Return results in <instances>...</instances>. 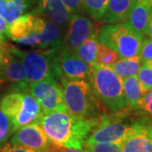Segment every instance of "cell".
<instances>
[{
    "mask_svg": "<svg viewBox=\"0 0 152 152\" xmlns=\"http://www.w3.org/2000/svg\"><path fill=\"white\" fill-rule=\"evenodd\" d=\"M99 117L80 118L67 112L54 111L42 114L38 124L55 145L83 149L87 138L99 124Z\"/></svg>",
    "mask_w": 152,
    "mask_h": 152,
    "instance_id": "obj_1",
    "label": "cell"
},
{
    "mask_svg": "<svg viewBox=\"0 0 152 152\" xmlns=\"http://www.w3.org/2000/svg\"><path fill=\"white\" fill-rule=\"evenodd\" d=\"M8 37L32 48L60 51L64 47L59 25L32 13L19 17L10 24Z\"/></svg>",
    "mask_w": 152,
    "mask_h": 152,
    "instance_id": "obj_2",
    "label": "cell"
},
{
    "mask_svg": "<svg viewBox=\"0 0 152 152\" xmlns=\"http://www.w3.org/2000/svg\"><path fill=\"white\" fill-rule=\"evenodd\" d=\"M89 83L104 108L117 113L128 107L123 90V79L108 65L91 64Z\"/></svg>",
    "mask_w": 152,
    "mask_h": 152,
    "instance_id": "obj_3",
    "label": "cell"
},
{
    "mask_svg": "<svg viewBox=\"0 0 152 152\" xmlns=\"http://www.w3.org/2000/svg\"><path fill=\"white\" fill-rule=\"evenodd\" d=\"M67 113L80 118H98L103 107L98 102L89 82L59 76Z\"/></svg>",
    "mask_w": 152,
    "mask_h": 152,
    "instance_id": "obj_4",
    "label": "cell"
},
{
    "mask_svg": "<svg viewBox=\"0 0 152 152\" xmlns=\"http://www.w3.org/2000/svg\"><path fill=\"white\" fill-rule=\"evenodd\" d=\"M12 54L22 62L30 83L43 80L48 78L58 79L61 75L58 57L60 51L42 49L24 51L10 45Z\"/></svg>",
    "mask_w": 152,
    "mask_h": 152,
    "instance_id": "obj_5",
    "label": "cell"
},
{
    "mask_svg": "<svg viewBox=\"0 0 152 152\" xmlns=\"http://www.w3.org/2000/svg\"><path fill=\"white\" fill-rule=\"evenodd\" d=\"M143 39L126 21L104 26L97 33L98 42L113 49L120 58L139 56Z\"/></svg>",
    "mask_w": 152,
    "mask_h": 152,
    "instance_id": "obj_6",
    "label": "cell"
},
{
    "mask_svg": "<svg viewBox=\"0 0 152 152\" xmlns=\"http://www.w3.org/2000/svg\"><path fill=\"white\" fill-rule=\"evenodd\" d=\"M113 115H102L99 117V124L91 133L85 144L96 143H119L124 140L133 129V124L121 122L126 116L125 109L114 113ZM84 144V145H85Z\"/></svg>",
    "mask_w": 152,
    "mask_h": 152,
    "instance_id": "obj_7",
    "label": "cell"
},
{
    "mask_svg": "<svg viewBox=\"0 0 152 152\" xmlns=\"http://www.w3.org/2000/svg\"><path fill=\"white\" fill-rule=\"evenodd\" d=\"M29 91L38 101L43 113L54 111L67 112L64 102L63 87L57 78H48L30 83Z\"/></svg>",
    "mask_w": 152,
    "mask_h": 152,
    "instance_id": "obj_8",
    "label": "cell"
},
{
    "mask_svg": "<svg viewBox=\"0 0 152 152\" xmlns=\"http://www.w3.org/2000/svg\"><path fill=\"white\" fill-rule=\"evenodd\" d=\"M10 141L37 152H51L54 149V144L37 123L19 129L14 133Z\"/></svg>",
    "mask_w": 152,
    "mask_h": 152,
    "instance_id": "obj_9",
    "label": "cell"
},
{
    "mask_svg": "<svg viewBox=\"0 0 152 152\" xmlns=\"http://www.w3.org/2000/svg\"><path fill=\"white\" fill-rule=\"evenodd\" d=\"M97 31V28H96L94 23L88 17L80 14H72L69 20L64 47L75 53L77 48L87 38Z\"/></svg>",
    "mask_w": 152,
    "mask_h": 152,
    "instance_id": "obj_10",
    "label": "cell"
},
{
    "mask_svg": "<svg viewBox=\"0 0 152 152\" xmlns=\"http://www.w3.org/2000/svg\"><path fill=\"white\" fill-rule=\"evenodd\" d=\"M61 75L70 80H83L90 82L91 64L81 60L77 55L63 47L58 57Z\"/></svg>",
    "mask_w": 152,
    "mask_h": 152,
    "instance_id": "obj_11",
    "label": "cell"
},
{
    "mask_svg": "<svg viewBox=\"0 0 152 152\" xmlns=\"http://www.w3.org/2000/svg\"><path fill=\"white\" fill-rule=\"evenodd\" d=\"M152 16V0H134L126 22L143 37L147 36Z\"/></svg>",
    "mask_w": 152,
    "mask_h": 152,
    "instance_id": "obj_12",
    "label": "cell"
},
{
    "mask_svg": "<svg viewBox=\"0 0 152 152\" xmlns=\"http://www.w3.org/2000/svg\"><path fill=\"white\" fill-rule=\"evenodd\" d=\"M43 112L38 101L27 92L24 93L21 107L16 116L11 120L13 124V133L24 126L37 123L42 116Z\"/></svg>",
    "mask_w": 152,
    "mask_h": 152,
    "instance_id": "obj_13",
    "label": "cell"
},
{
    "mask_svg": "<svg viewBox=\"0 0 152 152\" xmlns=\"http://www.w3.org/2000/svg\"><path fill=\"white\" fill-rule=\"evenodd\" d=\"M4 77L19 92L24 93L29 91L30 82L22 62L15 55L11 57L9 62L1 69Z\"/></svg>",
    "mask_w": 152,
    "mask_h": 152,
    "instance_id": "obj_14",
    "label": "cell"
},
{
    "mask_svg": "<svg viewBox=\"0 0 152 152\" xmlns=\"http://www.w3.org/2000/svg\"><path fill=\"white\" fill-rule=\"evenodd\" d=\"M148 124L146 120L134 124L131 132L121 143L122 152H142L146 139Z\"/></svg>",
    "mask_w": 152,
    "mask_h": 152,
    "instance_id": "obj_15",
    "label": "cell"
},
{
    "mask_svg": "<svg viewBox=\"0 0 152 152\" xmlns=\"http://www.w3.org/2000/svg\"><path fill=\"white\" fill-rule=\"evenodd\" d=\"M34 0H0V15L9 24L32 9Z\"/></svg>",
    "mask_w": 152,
    "mask_h": 152,
    "instance_id": "obj_16",
    "label": "cell"
},
{
    "mask_svg": "<svg viewBox=\"0 0 152 152\" xmlns=\"http://www.w3.org/2000/svg\"><path fill=\"white\" fill-rule=\"evenodd\" d=\"M40 7L49 19L58 25H66L71 16L62 0H39Z\"/></svg>",
    "mask_w": 152,
    "mask_h": 152,
    "instance_id": "obj_17",
    "label": "cell"
},
{
    "mask_svg": "<svg viewBox=\"0 0 152 152\" xmlns=\"http://www.w3.org/2000/svg\"><path fill=\"white\" fill-rule=\"evenodd\" d=\"M134 0H109L102 20L107 24L126 21Z\"/></svg>",
    "mask_w": 152,
    "mask_h": 152,
    "instance_id": "obj_18",
    "label": "cell"
},
{
    "mask_svg": "<svg viewBox=\"0 0 152 152\" xmlns=\"http://www.w3.org/2000/svg\"><path fill=\"white\" fill-rule=\"evenodd\" d=\"M123 90L128 107L134 109L139 100L144 95L137 75L123 79Z\"/></svg>",
    "mask_w": 152,
    "mask_h": 152,
    "instance_id": "obj_19",
    "label": "cell"
},
{
    "mask_svg": "<svg viewBox=\"0 0 152 152\" xmlns=\"http://www.w3.org/2000/svg\"><path fill=\"white\" fill-rule=\"evenodd\" d=\"M141 64L140 56H134L131 58H120L115 61L113 64H110L109 67L119 77L124 79L137 75Z\"/></svg>",
    "mask_w": 152,
    "mask_h": 152,
    "instance_id": "obj_20",
    "label": "cell"
},
{
    "mask_svg": "<svg viewBox=\"0 0 152 152\" xmlns=\"http://www.w3.org/2000/svg\"><path fill=\"white\" fill-rule=\"evenodd\" d=\"M97 33L98 31L87 38L75 53L80 59L89 64L95 63L98 48Z\"/></svg>",
    "mask_w": 152,
    "mask_h": 152,
    "instance_id": "obj_21",
    "label": "cell"
},
{
    "mask_svg": "<svg viewBox=\"0 0 152 152\" xmlns=\"http://www.w3.org/2000/svg\"><path fill=\"white\" fill-rule=\"evenodd\" d=\"M23 98L24 93L19 91L10 93L0 101V109L12 120L21 107Z\"/></svg>",
    "mask_w": 152,
    "mask_h": 152,
    "instance_id": "obj_22",
    "label": "cell"
},
{
    "mask_svg": "<svg viewBox=\"0 0 152 152\" xmlns=\"http://www.w3.org/2000/svg\"><path fill=\"white\" fill-rule=\"evenodd\" d=\"M85 10L96 21L102 20L109 0H81Z\"/></svg>",
    "mask_w": 152,
    "mask_h": 152,
    "instance_id": "obj_23",
    "label": "cell"
},
{
    "mask_svg": "<svg viewBox=\"0 0 152 152\" xmlns=\"http://www.w3.org/2000/svg\"><path fill=\"white\" fill-rule=\"evenodd\" d=\"M137 76L143 94L152 90V61L142 63Z\"/></svg>",
    "mask_w": 152,
    "mask_h": 152,
    "instance_id": "obj_24",
    "label": "cell"
},
{
    "mask_svg": "<svg viewBox=\"0 0 152 152\" xmlns=\"http://www.w3.org/2000/svg\"><path fill=\"white\" fill-rule=\"evenodd\" d=\"M118 58V54L113 49L110 48L106 45L98 42V48L96 56L95 58V63L102 64V65H110L113 64Z\"/></svg>",
    "mask_w": 152,
    "mask_h": 152,
    "instance_id": "obj_25",
    "label": "cell"
},
{
    "mask_svg": "<svg viewBox=\"0 0 152 152\" xmlns=\"http://www.w3.org/2000/svg\"><path fill=\"white\" fill-rule=\"evenodd\" d=\"M84 148L89 152H122V146L119 143L85 144Z\"/></svg>",
    "mask_w": 152,
    "mask_h": 152,
    "instance_id": "obj_26",
    "label": "cell"
},
{
    "mask_svg": "<svg viewBox=\"0 0 152 152\" xmlns=\"http://www.w3.org/2000/svg\"><path fill=\"white\" fill-rule=\"evenodd\" d=\"M11 134H13L12 121L0 109V145L8 140Z\"/></svg>",
    "mask_w": 152,
    "mask_h": 152,
    "instance_id": "obj_27",
    "label": "cell"
},
{
    "mask_svg": "<svg viewBox=\"0 0 152 152\" xmlns=\"http://www.w3.org/2000/svg\"><path fill=\"white\" fill-rule=\"evenodd\" d=\"M140 58L142 63L152 61V38L143 39Z\"/></svg>",
    "mask_w": 152,
    "mask_h": 152,
    "instance_id": "obj_28",
    "label": "cell"
},
{
    "mask_svg": "<svg viewBox=\"0 0 152 152\" xmlns=\"http://www.w3.org/2000/svg\"><path fill=\"white\" fill-rule=\"evenodd\" d=\"M13 56L10 50V45L5 42H0V70Z\"/></svg>",
    "mask_w": 152,
    "mask_h": 152,
    "instance_id": "obj_29",
    "label": "cell"
},
{
    "mask_svg": "<svg viewBox=\"0 0 152 152\" xmlns=\"http://www.w3.org/2000/svg\"><path fill=\"white\" fill-rule=\"evenodd\" d=\"M0 152H37L34 150L29 149L26 147H24L18 145L16 143L9 142L6 143L2 147H0Z\"/></svg>",
    "mask_w": 152,
    "mask_h": 152,
    "instance_id": "obj_30",
    "label": "cell"
},
{
    "mask_svg": "<svg viewBox=\"0 0 152 152\" xmlns=\"http://www.w3.org/2000/svg\"><path fill=\"white\" fill-rule=\"evenodd\" d=\"M62 2L65 4L71 14H80L85 10L81 0H62Z\"/></svg>",
    "mask_w": 152,
    "mask_h": 152,
    "instance_id": "obj_31",
    "label": "cell"
},
{
    "mask_svg": "<svg viewBox=\"0 0 152 152\" xmlns=\"http://www.w3.org/2000/svg\"><path fill=\"white\" fill-rule=\"evenodd\" d=\"M142 152H152V123L149 122L147 126V134L145 142Z\"/></svg>",
    "mask_w": 152,
    "mask_h": 152,
    "instance_id": "obj_32",
    "label": "cell"
},
{
    "mask_svg": "<svg viewBox=\"0 0 152 152\" xmlns=\"http://www.w3.org/2000/svg\"><path fill=\"white\" fill-rule=\"evenodd\" d=\"M10 24L0 15V42H5L6 37L9 34Z\"/></svg>",
    "mask_w": 152,
    "mask_h": 152,
    "instance_id": "obj_33",
    "label": "cell"
},
{
    "mask_svg": "<svg viewBox=\"0 0 152 152\" xmlns=\"http://www.w3.org/2000/svg\"><path fill=\"white\" fill-rule=\"evenodd\" d=\"M53 151L57 152H89L87 150L78 149V148H70V147H61L55 145Z\"/></svg>",
    "mask_w": 152,
    "mask_h": 152,
    "instance_id": "obj_34",
    "label": "cell"
},
{
    "mask_svg": "<svg viewBox=\"0 0 152 152\" xmlns=\"http://www.w3.org/2000/svg\"><path fill=\"white\" fill-rule=\"evenodd\" d=\"M139 110H140L143 113L146 114L148 116H150L151 118H152V99L145 105L142 106L141 107L138 108Z\"/></svg>",
    "mask_w": 152,
    "mask_h": 152,
    "instance_id": "obj_35",
    "label": "cell"
},
{
    "mask_svg": "<svg viewBox=\"0 0 152 152\" xmlns=\"http://www.w3.org/2000/svg\"><path fill=\"white\" fill-rule=\"evenodd\" d=\"M147 36L150 38H152V16L149 22V26H148V31H147Z\"/></svg>",
    "mask_w": 152,
    "mask_h": 152,
    "instance_id": "obj_36",
    "label": "cell"
},
{
    "mask_svg": "<svg viewBox=\"0 0 152 152\" xmlns=\"http://www.w3.org/2000/svg\"><path fill=\"white\" fill-rule=\"evenodd\" d=\"M6 83V80L5 78L4 77L3 75V74H2V72L0 71V87H2L4 84Z\"/></svg>",
    "mask_w": 152,
    "mask_h": 152,
    "instance_id": "obj_37",
    "label": "cell"
},
{
    "mask_svg": "<svg viewBox=\"0 0 152 152\" xmlns=\"http://www.w3.org/2000/svg\"><path fill=\"white\" fill-rule=\"evenodd\" d=\"M51 152H57V151H51Z\"/></svg>",
    "mask_w": 152,
    "mask_h": 152,
    "instance_id": "obj_38",
    "label": "cell"
}]
</instances>
